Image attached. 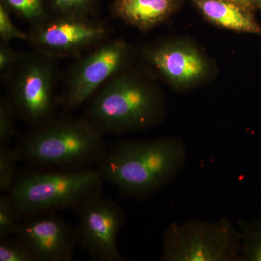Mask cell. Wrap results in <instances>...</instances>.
<instances>
[{
    "instance_id": "obj_9",
    "label": "cell",
    "mask_w": 261,
    "mask_h": 261,
    "mask_svg": "<svg viewBox=\"0 0 261 261\" xmlns=\"http://www.w3.org/2000/svg\"><path fill=\"white\" fill-rule=\"evenodd\" d=\"M105 24L89 18L53 17L32 27L28 42L51 58L81 56L108 39Z\"/></svg>"
},
{
    "instance_id": "obj_23",
    "label": "cell",
    "mask_w": 261,
    "mask_h": 261,
    "mask_svg": "<svg viewBox=\"0 0 261 261\" xmlns=\"http://www.w3.org/2000/svg\"><path fill=\"white\" fill-rule=\"evenodd\" d=\"M229 1L233 2V3L243 7L245 9H247L250 7V0H229Z\"/></svg>"
},
{
    "instance_id": "obj_19",
    "label": "cell",
    "mask_w": 261,
    "mask_h": 261,
    "mask_svg": "<svg viewBox=\"0 0 261 261\" xmlns=\"http://www.w3.org/2000/svg\"><path fill=\"white\" fill-rule=\"evenodd\" d=\"M16 116L13 103L8 95L0 99V146H8L16 130Z\"/></svg>"
},
{
    "instance_id": "obj_13",
    "label": "cell",
    "mask_w": 261,
    "mask_h": 261,
    "mask_svg": "<svg viewBox=\"0 0 261 261\" xmlns=\"http://www.w3.org/2000/svg\"><path fill=\"white\" fill-rule=\"evenodd\" d=\"M199 8L206 18L224 28L238 32L260 34L256 22L245 8L229 0H199Z\"/></svg>"
},
{
    "instance_id": "obj_20",
    "label": "cell",
    "mask_w": 261,
    "mask_h": 261,
    "mask_svg": "<svg viewBox=\"0 0 261 261\" xmlns=\"http://www.w3.org/2000/svg\"><path fill=\"white\" fill-rule=\"evenodd\" d=\"M0 260L35 261L37 259L20 239L8 240L5 238H2L0 242Z\"/></svg>"
},
{
    "instance_id": "obj_15",
    "label": "cell",
    "mask_w": 261,
    "mask_h": 261,
    "mask_svg": "<svg viewBox=\"0 0 261 261\" xmlns=\"http://www.w3.org/2000/svg\"><path fill=\"white\" fill-rule=\"evenodd\" d=\"M20 159L16 147L0 146V190L10 191L16 180L17 166Z\"/></svg>"
},
{
    "instance_id": "obj_18",
    "label": "cell",
    "mask_w": 261,
    "mask_h": 261,
    "mask_svg": "<svg viewBox=\"0 0 261 261\" xmlns=\"http://www.w3.org/2000/svg\"><path fill=\"white\" fill-rule=\"evenodd\" d=\"M21 216L13 205L9 196L0 197V237L5 238L10 234H17L21 222L19 217Z\"/></svg>"
},
{
    "instance_id": "obj_14",
    "label": "cell",
    "mask_w": 261,
    "mask_h": 261,
    "mask_svg": "<svg viewBox=\"0 0 261 261\" xmlns=\"http://www.w3.org/2000/svg\"><path fill=\"white\" fill-rule=\"evenodd\" d=\"M241 235L240 261H261V216L252 221H238Z\"/></svg>"
},
{
    "instance_id": "obj_22",
    "label": "cell",
    "mask_w": 261,
    "mask_h": 261,
    "mask_svg": "<svg viewBox=\"0 0 261 261\" xmlns=\"http://www.w3.org/2000/svg\"><path fill=\"white\" fill-rule=\"evenodd\" d=\"M23 55L18 53L10 45L9 42L0 44V73L2 78L8 80L12 72L19 64Z\"/></svg>"
},
{
    "instance_id": "obj_12",
    "label": "cell",
    "mask_w": 261,
    "mask_h": 261,
    "mask_svg": "<svg viewBox=\"0 0 261 261\" xmlns=\"http://www.w3.org/2000/svg\"><path fill=\"white\" fill-rule=\"evenodd\" d=\"M173 8V0H116L113 15L146 32L159 25Z\"/></svg>"
},
{
    "instance_id": "obj_6",
    "label": "cell",
    "mask_w": 261,
    "mask_h": 261,
    "mask_svg": "<svg viewBox=\"0 0 261 261\" xmlns=\"http://www.w3.org/2000/svg\"><path fill=\"white\" fill-rule=\"evenodd\" d=\"M56 60L38 51L23 55L8 78V97L19 118L32 128L54 118L58 79Z\"/></svg>"
},
{
    "instance_id": "obj_2",
    "label": "cell",
    "mask_w": 261,
    "mask_h": 261,
    "mask_svg": "<svg viewBox=\"0 0 261 261\" xmlns=\"http://www.w3.org/2000/svg\"><path fill=\"white\" fill-rule=\"evenodd\" d=\"M163 113V99L155 88L127 67L89 99L84 118L105 135L149 128Z\"/></svg>"
},
{
    "instance_id": "obj_24",
    "label": "cell",
    "mask_w": 261,
    "mask_h": 261,
    "mask_svg": "<svg viewBox=\"0 0 261 261\" xmlns=\"http://www.w3.org/2000/svg\"><path fill=\"white\" fill-rule=\"evenodd\" d=\"M260 3H261V0H260Z\"/></svg>"
},
{
    "instance_id": "obj_1",
    "label": "cell",
    "mask_w": 261,
    "mask_h": 261,
    "mask_svg": "<svg viewBox=\"0 0 261 261\" xmlns=\"http://www.w3.org/2000/svg\"><path fill=\"white\" fill-rule=\"evenodd\" d=\"M187 159L185 143L176 137L126 140L106 150L99 171L103 179L136 198L155 195L173 183Z\"/></svg>"
},
{
    "instance_id": "obj_16",
    "label": "cell",
    "mask_w": 261,
    "mask_h": 261,
    "mask_svg": "<svg viewBox=\"0 0 261 261\" xmlns=\"http://www.w3.org/2000/svg\"><path fill=\"white\" fill-rule=\"evenodd\" d=\"M4 3L19 16L32 24V27L42 23L49 18L43 0H4Z\"/></svg>"
},
{
    "instance_id": "obj_17",
    "label": "cell",
    "mask_w": 261,
    "mask_h": 261,
    "mask_svg": "<svg viewBox=\"0 0 261 261\" xmlns=\"http://www.w3.org/2000/svg\"><path fill=\"white\" fill-rule=\"evenodd\" d=\"M50 4L54 17L89 18L94 0H50Z\"/></svg>"
},
{
    "instance_id": "obj_21",
    "label": "cell",
    "mask_w": 261,
    "mask_h": 261,
    "mask_svg": "<svg viewBox=\"0 0 261 261\" xmlns=\"http://www.w3.org/2000/svg\"><path fill=\"white\" fill-rule=\"evenodd\" d=\"M0 39L1 42L12 40L28 41L29 34L17 28L10 17L9 8L5 3L0 4Z\"/></svg>"
},
{
    "instance_id": "obj_7",
    "label": "cell",
    "mask_w": 261,
    "mask_h": 261,
    "mask_svg": "<svg viewBox=\"0 0 261 261\" xmlns=\"http://www.w3.org/2000/svg\"><path fill=\"white\" fill-rule=\"evenodd\" d=\"M130 48L124 41L107 39L88 51L70 68L62 103L66 111L75 109L115 75L128 67Z\"/></svg>"
},
{
    "instance_id": "obj_4",
    "label": "cell",
    "mask_w": 261,
    "mask_h": 261,
    "mask_svg": "<svg viewBox=\"0 0 261 261\" xmlns=\"http://www.w3.org/2000/svg\"><path fill=\"white\" fill-rule=\"evenodd\" d=\"M103 180L99 170L89 168L37 171L16 178L8 195L22 216L76 211L101 193Z\"/></svg>"
},
{
    "instance_id": "obj_5",
    "label": "cell",
    "mask_w": 261,
    "mask_h": 261,
    "mask_svg": "<svg viewBox=\"0 0 261 261\" xmlns=\"http://www.w3.org/2000/svg\"><path fill=\"white\" fill-rule=\"evenodd\" d=\"M241 235L227 218L172 223L163 235L161 261H240Z\"/></svg>"
},
{
    "instance_id": "obj_10",
    "label": "cell",
    "mask_w": 261,
    "mask_h": 261,
    "mask_svg": "<svg viewBox=\"0 0 261 261\" xmlns=\"http://www.w3.org/2000/svg\"><path fill=\"white\" fill-rule=\"evenodd\" d=\"M16 237L30 249L37 260H72L78 245L75 229L50 214L27 216Z\"/></svg>"
},
{
    "instance_id": "obj_3",
    "label": "cell",
    "mask_w": 261,
    "mask_h": 261,
    "mask_svg": "<svg viewBox=\"0 0 261 261\" xmlns=\"http://www.w3.org/2000/svg\"><path fill=\"white\" fill-rule=\"evenodd\" d=\"M103 136L84 117L53 118L32 128L16 148L32 165L73 167L100 161L106 152Z\"/></svg>"
},
{
    "instance_id": "obj_11",
    "label": "cell",
    "mask_w": 261,
    "mask_h": 261,
    "mask_svg": "<svg viewBox=\"0 0 261 261\" xmlns=\"http://www.w3.org/2000/svg\"><path fill=\"white\" fill-rule=\"evenodd\" d=\"M147 60L160 74L176 86H186L198 80L206 71V63L193 47L166 43L146 51Z\"/></svg>"
},
{
    "instance_id": "obj_8",
    "label": "cell",
    "mask_w": 261,
    "mask_h": 261,
    "mask_svg": "<svg viewBox=\"0 0 261 261\" xmlns=\"http://www.w3.org/2000/svg\"><path fill=\"white\" fill-rule=\"evenodd\" d=\"M76 211L78 224L75 229L78 245L97 260H124L117 245L125 222L121 206L100 193L84 202Z\"/></svg>"
}]
</instances>
